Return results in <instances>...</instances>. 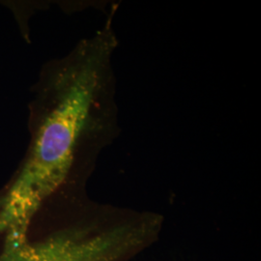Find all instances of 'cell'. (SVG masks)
<instances>
[{"instance_id": "obj_1", "label": "cell", "mask_w": 261, "mask_h": 261, "mask_svg": "<svg viewBox=\"0 0 261 261\" xmlns=\"http://www.w3.org/2000/svg\"><path fill=\"white\" fill-rule=\"evenodd\" d=\"M115 45L109 24L41 74L31 103L28 152L0 190L4 213L30 219L56 196L84 190L109 129L105 105Z\"/></svg>"}]
</instances>
